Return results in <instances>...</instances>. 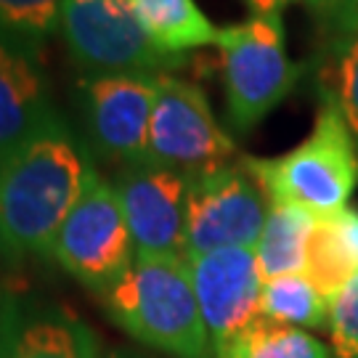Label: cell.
Wrapping results in <instances>:
<instances>
[{"label":"cell","mask_w":358,"mask_h":358,"mask_svg":"<svg viewBox=\"0 0 358 358\" xmlns=\"http://www.w3.org/2000/svg\"><path fill=\"white\" fill-rule=\"evenodd\" d=\"M93 170L85 146L53 115L0 165V244L11 255L51 257Z\"/></svg>","instance_id":"6da1fadb"},{"label":"cell","mask_w":358,"mask_h":358,"mask_svg":"<svg viewBox=\"0 0 358 358\" xmlns=\"http://www.w3.org/2000/svg\"><path fill=\"white\" fill-rule=\"evenodd\" d=\"M101 297L133 340L176 358H215L186 257H136Z\"/></svg>","instance_id":"7a4b0ae2"},{"label":"cell","mask_w":358,"mask_h":358,"mask_svg":"<svg viewBox=\"0 0 358 358\" xmlns=\"http://www.w3.org/2000/svg\"><path fill=\"white\" fill-rule=\"evenodd\" d=\"M268 205L303 207L316 217L348 207L358 186V141L332 96L319 103L316 125L292 152L260 159L242 157Z\"/></svg>","instance_id":"3957f363"},{"label":"cell","mask_w":358,"mask_h":358,"mask_svg":"<svg viewBox=\"0 0 358 358\" xmlns=\"http://www.w3.org/2000/svg\"><path fill=\"white\" fill-rule=\"evenodd\" d=\"M217 51L229 122L236 133L260 125L303 75V66L287 56L282 16H252L220 27Z\"/></svg>","instance_id":"277c9868"},{"label":"cell","mask_w":358,"mask_h":358,"mask_svg":"<svg viewBox=\"0 0 358 358\" xmlns=\"http://www.w3.org/2000/svg\"><path fill=\"white\" fill-rule=\"evenodd\" d=\"M59 32L88 75L162 77L189 62L154 45L130 0H62Z\"/></svg>","instance_id":"5b68a950"},{"label":"cell","mask_w":358,"mask_h":358,"mask_svg":"<svg viewBox=\"0 0 358 358\" xmlns=\"http://www.w3.org/2000/svg\"><path fill=\"white\" fill-rule=\"evenodd\" d=\"M51 257L93 292L112 289L136 263L128 217L115 183L90 173L77 205L56 236Z\"/></svg>","instance_id":"8992f818"},{"label":"cell","mask_w":358,"mask_h":358,"mask_svg":"<svg viewBox=\"0 0 358 358\" xmlns=\"http://www.w3.org/2000/svg\"><path fill=\"white\" fill-rule=\"evenodd\" d=\"M236 143L217 125L205 90L173 75L157 77L146 162L186 178L231 165Z\"/></svg>","instance_id":"52a82bcc"},{"label":"cell","mask_w":358,"mask_h":358,"mask_svg":"<svg viewBox=\"0 0 358 358\" xmlns=\"http://www.w3.org/2000/svg\"><path fill=\"white\" fill-rule=\"evenodd\" d=\"M268 199L242 165H223L189 178L186 257L226 247H255Z\"/></svg>","instance_id":"ba28073f"},{"label":"cell","mask_w":358,"mask_h":358,"mask_svg":"<svg viewBox=\"0 0 358 358\" xmlns=\"http://www.w3.org/2000/svg\"><path fill=\"white\" fill-rule=\"evenodd\" d=\"M80 106L93 146L117 162H146L157 77L88 75L77 83Z\"/></svg>","instance_id":"9c48e42d"},{"label":"cell","mask_w":358,"mask_h":358,"mask_svg":"<svg viewBox=\"0 0 358 358\" xmlns=\"http://www.w3.org/2000/svg\"><path fill=\"white\" fill-rule=\"evenodd\" d=\"M186 260L213 353L220 358L250 324L260 319L263 273L255 247H226Z\"/></svg>","instance_id":"30bf717a"},{"label":"cell","mask_w":358,"mask_h":358,"mask_svg":"<svg viewBox=\"0 0 358 358\" xmlns=\"http://www.w3.org/2000/svg\"><path fill=\"white\" fill-rule=\"evenodd\" d=\"M112 183L128 217L136 257H186L189 178L136 162L122 165Z\"/></svg>","instance_id":"8fae6325"},{"label":"cell","mask_w":358,"mask_h":358,"mask_svg":"<svg viewBox=\"0 0 358 358\" xmlns=\"http://www.w3.org/2000/svg\"><path fill=\"white\" fill-rule=\"evenodd\" d=\"M53 115L40 48L0 32V165Z\"/></svg>","instance_id":"7c38bea8"},{"label":"cell","mask_w":358,"mask_h":358,"mask_svg":"<svg viewBox=\"0 0 358 358\" xmlns=\"http://www.w3.org/2000/svg\"><path fill=\"white\" fill-rule=\"evenodd\" d=\"M306 279L329 303L358 273V210L343 207L316 217L306 250Z\"/></svg>","instance_id":"4fadbf2b"},{"label":"cell","mask_w":358,"mask_h":358,"mask_svg":"<svg viewBox=\"0 0 358 358\" xmlns=\"http://www.w3.org/2000/svg\"><path fill=\"white\" fill-rule=\"evenodd\" d=\"M0 358H101L88 327L69 313H48L13 329L6 321Z\"/></svg>","instance_id":"5bb4252c"},{"label":"cell","mask_w":358,"mask_h":358,"mask_svg":"<svg viewBox=\"0 0 358 358\" xmlns=\"http://www.w3.org/2000/svg\"><path fill=\"white\" fill-rule=\"evenodd\" d=\"M136 16L152 43L167 56L186 59V53L217 45L220 27L205 16L194 0H130Z\"/></svg>","instance_id":"9a60e30c"},{"label":"cell","mask_w":358,"mask_h":358,"mask_svg":"<svg viewBox=\"0 0 358 358\" xmlns=\"http://www.w3.org/2000/svg\"><path fill=\"white\" fill-rule=\"evenodd\" d=\"M316 215L294 205H271L263 234L255 244L263 282L306 271V250Z\"/></svg>","instance_id":"2e32d148"},{"label":"cell","mask_w":358,"mask_h":358,"mask_svg":"<svg viewBox=\"0 0 358 358\" xmlns=\"http://www.w3.org/2000/svg\"><path fill=\"white\" fill-rule=\"evenodd\" d=\"M260 316L297 329H321L329 321V300L306 279V273L263 282Z\"/></svg>","instance_id":"e0dca14e"},{"label":"cell","mask_w":358,"mask_h":358,"mask_svg":"<svg viewBox=\"0 0 358 358\" xmlns=\"http://www.w3.org/2000/svg\"><path fill=\"white\" fill-rule=\"evenodd\" d=\"M220 358H332L319 337L306 329L260 319L250 324Z\"/></svg>","instance_id":"ac0fdd59"},{"label":"cell","mask_w":358,"mask_h":358,"mask_svg":"<svg viewBox=\"0 0 358 358\" xmlns=\"http://www.w3.org/2000/svg\"><path fill=\"white\" fill-rule=\"evenodd\" d=\"M324 96H332L358 141V32L327 38L321 53Z\"/></svg>","instance_id":"d6986e66"},{"label":"cell","mask_w":358,"mask_h":358,"mask_svg":"<svg viewBox=\"0 0 358 358\" xmlns=\"http://www.w3.org/2000/svg\"><path fill=\"white\" fill-rule=\"evenodd\" d=\"M62 0H0V32L43 48L59 29Z\"/></svg>","instance_id":"ffe728a7"},{"label":"cell","mask_w":358,"mask_h":358,"mask_svg":"<svg viewBox=\"0 0 358 358\" xmlns=\"http://www.w3.org/2000/svg\"><path fill=\"white\" fill-rule=\"evenodd\" d=\"M329 337L337 358H358V273L329 303Z\"/></svg>","instance_id":"44dd1931"},{"label":"cell","mask_w":358,"mask_h":358,"mask_svg":"<svg viewBox=\"0 0 358 358\" xmlns=\"http://www.w3.org/2000/svg\"><path fill=\"white\" fill-rule=\"evenodd\" d=\"M321 24V35H345V32H358V0H334L332 6L313 13Z\"/></svg>","instance_id":"7402d4cb"},{"label":"cell","mask_w":358,"mask_h":358,"mask_svg":"<svg viewBox=\"0 0 358 358\" xmlns=\"http://www.w3.org/2000/svg\"><path fill=\"white\" fill-rule=\"evenodd\" d=\"M244 8L252 16H282V11L292 3H310V0H242Z\"/></svg>","instance_id":"603a6c76"},{"label":"cell","mask_w":358,"mask_h":358,"mask_svg":"<svg viewBox=\"0 0 358 358\" xmlns=\"http://www.w3.org/2000/svg\"><path fill=\"white\" fill-rule=\"evenodd\" d=\"M334 0H310V3H308V6H310V11L313 13H319L321 8H327V6H332Z\"/></svg>","instance_id":"cb8c5ba5"},{"label":"cell","mask_w":358,"mask_h":358,"mask_svg":"<svg viewBox=\"0 0 358 358\" xmlns=\"http://www.w3.org/2000/svg\"><path fill=\"white\" fill-rule=\"evenodd\" d=\"M101 358H141V356H136V353H130V350H112L109 356H101Z\"/></svg>","instance_id":"d4e9b609"},{"label":"cell","mask_w":358,"mask_h":358,"mask_svg":"<svg viewBox=\"0 0 358 358\" xmlns=\"http://www.w3.org/2000/svg\"><path fill=\"white\" fill-rule=\"evenodd\" d=\"M3 316H6V313H3V310H0V327H3V324H6V321H3Z\"/></svg>","instance_id":"484cf974"},{"label":"cell","mask_w":358,"mask_h":358,"mask_svg":"<svg viewBox=\"0 0 358 358\" xmlns=\"http://www.w3.org/2000/svg\"><path fill=\"white\" fill-rule=\"evenodd\" d=\"M3 329H6V324H3V327H0V337H3Z\"/></svg>","instance_id":"4316f807"}]
</instances>
